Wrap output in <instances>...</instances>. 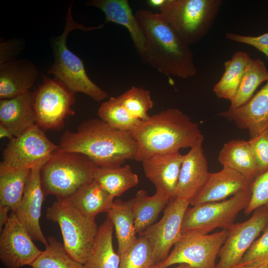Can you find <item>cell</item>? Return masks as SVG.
Instances as JSON below:
<instances>
[{
	"label": "cell",
	"instance_id": "cell-42",
	"mask_svg": "<svg viewBox=\"0 0 268 268\" xmlns=\"http://www.w3.org/2000/svg\"><path fill=\"white\" fill-rule=\"evenodd\" d=\"M14 135L11 133L5 127L1 125H0V138H8L9 140L12 139L14 137Z\"/></svg>",
	"mask_w": 268,
	"mask_h": 268
},
{
	"label": "cell",
	"instance_id": "cell-41",
	"mask_svg": "<svg viewBox=\"0 0 268 268\" xmlns=\"http://www.w3.org/2000/svg\"><path fill=\"white\" fill-rule=\"evenodd\" d=\"M10 210L9 208L5 205H0V231L3 229L4 226L7 223L9 216L8 211Z\"/></svg>",
	"mask_w": 268,
	"mask_h": 268
},
{
	"label": "cell",
	"instance_id": "cell-23",
	"mask_svg": "<svg viewBox=\"0 0 268 268\" xmlns=\"http://www.w3.org/2000/svg\"><path fill=\"white\" fill-rule=\"evenodd\" d=\"M223 167H227L254 181L260 171L253 154L249 140H230L223 145L218 156Z\"/></svg>",
	"mask_w": 268,
	"mask_h": 268
},
{
	"label": "cell",
	"instance_id": "cell-36",
	"mask_svg": "<svg viewBox=\"0 0 268 268\" xmlns=\"http://www.w3.org/2000/svg\"><path fill=\"white\" fill-rule=\"evenodd\" d=\"M268 263V224L262 235L245 254L239 266H256Z\"/></svg>",
	"mask_w": 268,
	"mask_h": 268
},
{
	"label": "cell",
	"instance_id": "cell-38",
	"mask_svg": "<svg viewBox=\"0 0 268 268\" xmlns=\"http://www.w3.org/2000/svg\"><path fill=\"white\" fill-rule=\"evenodd\" d=\"M249 143L260 174L268 170V129Z\"/></svg>",
	"mask_w": 268,
	"mask_h": 268
},
{
	"label": "cell",
	"instance_id": "cell-31",
	"mask_svg": "<svg viewBox=\"0 0 268 268\" xmlns=\"http://www.w3.org/2000/svg\"><path fill=\"white\" fill-rule=\"evenodd\" d=\"M268 80V70L260 59H252L244 72L237 93L230 101L229 109L239 107L248 102L258 86Z\"/></svg>",
	"mask_w": 268,
	"mask_h": 268
},
{
	"label": "cell",
	"instance_id": "cell-28",
	"mask_svg": "<svg viewBox=\"0 0 268 268\" xmlns=\"http://www.w3.org/2000/svg\"><path fill=\"white\" fill-rule=\"evenodd\" d=\"M252 59L248 53L237 51L230 60L224 62V72L213 89L218 98L230 101L233 100L246 68Z\"/></svg>",
	"mask_w": 268,
	"mask_h": 268
},
{
	"label": "cell",
	"instance_id": "cell-34",
	"mask_svg": "<svg viewBox=\"0 0 268 268\" xmlns=\"http://www.w3.org/2000/svg\"><path fill=\"white\" fill-rule=\"evenodd\" d=\"M118 97L132 116L142 121L154 106L149 91L142 87L133 86Z\"/></svg>",
	"mask_w": 268,
	"mask_h": 268
},
{
	"label": "cell",
	"instance_id": "cell-12",
	"mask_svg": "<svg viewBox=\"0 0 268 268\" xmlns=\"http://www.w3.org/2000/svg\"><path fill=\"white\" fill-rule=\"evenodd\" d=\"M190 201L175 198L170 200L161 219L138 233L149 241L155 265L163 262L182 235V225Z\"/></svg>",
	"mask_w": 268,
	"mask_h": 268
},
{
	"label": "cell",
	"instance_id": "cell-40",
	"mask_svg": "<svg viewBox=\"0 0 268 268\" xmlns=\"http://www.w3.org/2000/svg\"><path fill=\"white\" fill-rule=\"evenodd\" d=\"M18 43L14 41L0 42V65L13 60L19 50Z\"/></svg>",
	"mask_w": 268,
	"mask_h": 268
},
{
	"label": "cell",
	"instance_id": "cell-24",
	"mask_svg": "<svg viewBox=\"0 0 268 268\" xmlns=\"http://www.w3.org/2000/svg\"><path fill=\"white\" fill-rule=\"evenodd\" d=\"M114 199L94 180L65 200L86 217L95 220L98 214L107 212L111 208Z\"/></svg>",
	"mask_w": 268,
	"mask_h": 268
},
{
	"label": "cell",
	"instance_id": "cell-17",
	"mask_svg": "<svg viewBox=\"0 0 268 268\" xmlns=\"http://www.w3.org/2000/svg\"><path fill=\"white\" fill-rule=\"evenodd\" d=\"M218 115L233 122L238 128L248 130L250 139L260 134L268 129V80L246 103Z\"/></svg>",
	"mask_w": 268,
	"mask_h": 268
},
{
	"label": "cell",
	"instance_id": "cell-26",
	"mask_svg": "<svg viewBox=\"0 0 268 268\" xmlns=\"http://www.w3.org/2000/svg\"><path fill=\"white\" fill-rule=\"evenodd\" d=\"M107 213L115 230L118 243L117 254L121 257L137 238L130 200L127 201L120 200L115 201Z\"/></svg>",
	"mask_w": 268,
	"mask_h": 268
},
{
	"label": "cell",
	"instance_id": "cell-6",
	"mask_svg": "<svg viewBox=\"0 0 268 268\" xmlns=\"http://www.w3.org/2000/svg\"><path fill=\"white\" fill-rule=\"evenodd\" d=\"M222 2L221 0H166L159 8V13L190 46L207 34Z\"/></svg>",
	"mask_w": 268,
	"mask_h": 268
},
{
	"label": "cell",
	"instance_id": "cell-32",
	"mask_svg": "<svg viewBox=\"0 0 268 268\" xmlns=\"http://www.w3.org/2000/svg\"><path fill=\"white\" fill-rule=\"evenodd\" d=\"M48 244L30 267L32 268H85L74 259L55 238H47Z\"/></svg>",
	"mask_w": 268,
	"mask_h": 268
},
{
	"label": "cell",
	"instance_id": "cell-9",
	"mask_svg": "<svg viewBox=\"0 0 268 268\" xmlns=\"http://www.w3.org/2000/svg\"><path fill=\"white\" fill-rule=\"evenodd\" d=\"M251 189L219 201L207 202L188 208L182 225V233L196 231L202 234L219 228L228 230L238 213L248 205Z\"/></svg>",
	"mask_w": 268,
	"mask_h": 268
},
{
	"label": "cell",
	"instance_id": "cell-37",
	"mask_svg": "<svg viewBox=\"0 0 268 268\" xmlns=\"http://www.w3.org/2000/svg\"><path fill=\"white\" fill-rule=\"evenodd\" d=\"M262 206L268 210V170L260 174L253 182L250 200L245 213L248 215Z\"/></svg>",
	"mask_w": 268,
	"mask_h": 268
},
{
	"label": "cell",
	"instance_id": "cell-1",
	"mask_svg": "<svg viewBox=\"0 0 268 268\" xmlns=\"http://www.w3.org/2000/svg\"><path fill=\"white\" fill-rule=\"evenodd\" d=\"M62 150L83 154L98 167L122 165L134 159L137 145L131 132L111 128L100 119L84 121L75 131H65L60 139Z\"/></svg>",
	"mask_w": 268,
	"mask_h": 268
},
{
	"label": "cell",
	"instance_id": "cell-29",
	"mask_svg": "<svg viewBox=\"0 0 268 268\" xmlns=\"http://www.w3.org/2000/svg\"><path fill=\"white\" fill-rule=\"evenodd\" d=\"M94 180L113 198L121 196L139 182L138 176L133 172L128 164L98 167L94 173Z\"/></svg>",
	"mask_w": 268,
	"mask_h": 268
},
{
	"label": "cell",
	"instance_id": "cell-43",
	"mask_svg": "<svg viewBox=\"0 0 268 268\" xmlns=\"http://www.w3.org/2000/svg\"><path fill=\"white\" fill-rule=\"evenodd\" d=\"M166 0H149L147 3L151 7L159 8L164 4Z\"/></svg>",
	"mask_w": 268,
	"mask_h": 268
},
{
	"label": "cell",
	"instance_id": "cell-5",
	"mask_svg": "<svg viewBox=\"0 0 268 268\" xmlns=\"http://www.w3.org/2000/svg\"><path fill=\"white\" fill-rule=\"evenodd\" d=\"M98 167L86 155L59 148L41 168V182L45 195L66 199L94 180Z\"/></svg>",
	"mask_w": 268,
	"mask_h": 268
},
{
	"label": "cell",
	"instance_id": "cell-35",
	"mask_svg": "<svg viewBox=\"0 0 268 268\" xmlns=\"http://www.w3.org/2000/svg\"><path fill=\"white\" fill-rule=\"evenodd\" d=\"M154 265L149 241L145 237L139 236L120 257L119 268H152Z\"/></svg>",
	"mask_w": 268,
	"mask_h": 268
},
{
	"label": "cell",
	"instance_id": "cell-15",
	"mask_svg": "<svg viewBox=\"0 0 268 268\" xmlns=\"http://www.w3.org/2000/svg\"><path fill=\"white\" fill-rule=\"evenodd\" d=\"M38 165L31 168L21 203L14 212L34 240L45 246L47 238L44 236L40 224L44 193L41 182V168Z\"/></svg>",
	"mask_w": 268,
	"mask_h": 268
},
{
	"label": "cell",
	"instance_id": "cell-16",
	"mask_svg": "<svg viewBox=\"0 0 268 268\" xmlns=\"http://www.w3.org/2000/svg\"><path fill=\"white\" fill-rule=\"evenodd\" d=\"M253 181L227 167H223L217 172H209L204 184L191 201L190 204L194 206L226 200L251 189Z\"/></svg>",
	"mask_w": 268,
	"mask_h": 268
},
{
	"label": "cell",
	"instance_id": "cell-33",
	"mask_svg": "<svg viewBox=\"0 0 268 268\" xmlns=\"http://www.w3.org/2000/svg\"><path fill=\"white\" fill-rule=\"evenodd\" d=\"M100 119L112 128L133 132L142 121L132 116L118 97H111L98 110Z\"/></svg>",
	"mask_w": 268,
	"mask_h": 268
},
{
	"label": "cell",
	"instance_id": "cell-19",
	"mask_svg": "<svg viewBox=\"0 0 268 268\" xmlns=\"http://www.w3.org/2000/svg\"><path fill=\"white\" fill-rule=\"evenodd\" d=\"M203 141V139L199 141L184 155L176 198L190 202L205 183L209 172L202 147Z\"/></svg>",
	"mask_w": 268,
	"mask_h": 268
},
{
	"label": "cell",
	"instance_id": "cell-7",
	"mask_svg": "<svg viewBox=\"0 0 268 268\" xmlns=\"http://www.w3.org/2000/svg\"><path fill=\"white\" fill-rule=\"evenodd\" d=\"M46 217L58 224L67 252L84 264L91 253L98 227L90 219L65 200H57L48 207Z\"/></svg>",
	"mask_w": 268,
	"mask_h": 268
},
{
	"label": "cell",
	"instance_id": "cell-8",
	"mask_svg": "<svg viewBox=\"0 0 268 268\" xmlns=\"http://www.w3.org/2000/svg\"><path fill=\"white\" fill-rule=\"evenodd\" d=\"M228 233V230L213 234L194 230L182 233L168 257L155 265L158 268H167L184 264L193 268H215V260Z\"/></svg>",
	"mask_w": 268,
	"mask_h": 268
},
{
	"label": "cell",
	"instance_id": "cell-11",
	"mask_svg": "<svg viewBox=\"0 0 268 268\" xmlns=\"http://www.w3.org/2000/svg\"><path fill=\"white\" fill-rule=\"evenodd\" d=\"M75 93L59 79L43 75V82L34 92L36 125L41 129L60 130L65 118L74 115L71 106Z\"/></svg>",
	"mask_w": 268,
	"mask_h": 268
},
{
	"label": "cell",
	"instance_id": "cell-30",
	"mask_svg": "<svg viewBox=\"0 0 268 268\" xmlns=\"http://www.w3.org/2000/svg\"><path fill=\"white\" fill-rule=\"evenodd\" d=\"M31 169L22 168L0 174V205L15 212L19 206Z\"/></svg>",
	"mask_w": 268,
	"mask_h": 268
},
{
	"label": "cell",
	"instance_id": "cell-2",
	"mask_svg": "<svg viewBox=\"0 0 268 268\" xmlns=\"http://www.w3.org/2000/svg\"><path fill=\"white\" fill-rule=\"evenodd\" d=\"M134 15L146 39L143 61L167 76L186 79L197 74L190 46L159 13L139 9Z\"/></svg>",
	"mask_w": 268,
	"mask_h": 268
},
{
	"label": "cell",
	"instance_id": "cell-21",
	"mask_svg": "<svg viewBox=\"0 0 268 268\" xmlns=\"http://www.w3.org/2000/svg\"><path fill=\"white\" fill-rule=\"evenodd\" d=\"M89 6L101 10L106 22L125 27L130 33L136 50L144 60L146 39L127 0H92L86 2Z\"/></svg>",
	"mask_w": 268,
	"mask_h": 268
},
{
	"label": "cell",
	"instance_id": "cell-20",
	"mask_svg": "<svg viewBox=\"0 0 268 268\" xmlns=\"http://www.w3.org/2000/svg\"><path fill=\"white\" fill-rule=\"evenodd\" d=\"M34 92H27L0 101V125L7 129L14 137L36 125Z\"/></svg>",
	"mask_w": 268,
	"mask_h": 268
},
{
	"label": "cell",
	"instance_id": "cell-14",
	"mask_svg": "<svg viewBox=\"0 0 268 268\" xmlns=\"http://www.w3.org/2000/svg\"><path fill=\"white\" fill-rule=\"evenodd\" d=\"M14 211L0 231V260L7 268L31 266L42 253Z\"/></svg>",
	"mask_w": 268,
	"mask_h": 268
},
{
	"label": "cell",
	"instance_id": "cell-27",
	"mask_svg": "<svg viewBox=\"0 0 268 268\" xmlns=\"http://www.w3.org/2000/svg\"><path fill=\"white\" fill-rule=\"evenodd\" d=\"M114 226L107 217L98 227L91 253L86 263L85 268H119L120 257L114 249Z\"/></svg>",
	"mask_w": 268,
	"mask_h": 268
},
{
	"label": "cell",
	"instance_id": "cell-13",
	"mask_svg": "<svg viewBox=\"0 0 268 268\" xmlns=\"http://www.w3.org/2000/svg\"><path fill=\"white\" fill-rule=\"evenodd\" d=\"M268 224V210L264 206L256 209L246 221L234 224L228 229L227 238L221 247L219 260L215 268H234Z\"/></svg>",
	"mask_w": 268,
	"mask_h": 268
},
{
	"label": "cell",
	"instance_id": "cell-10",
	"mask_svg": "<svg viewBox=\"0 0 268 268\" xmlns=\"http://www.w3.org/2000/svg\"><path fill=\"white\" fill-rule=\"evenodd\" d=\"M9 140L2 152L0 174L43 165L59 147L36 125Z\"/></svg>",
	"mask_w": 268,
	"mask_h": 268
},
{
	"label": "cell",
	"instance_id": "cell-39",
	"mask_svg": "<svg viewBox=\"0 0 268 268\" xmlns=\"http://www.w3.org/2000/svg\"><path fill=\"white\" fill-rule=\"evenodd\" d=\"M226 39L251 46L263 53L268 59V32L258 36H245L234 33H226Z\"/></svg>",
	"mask_w": 268,
	"mask_h": 268
},
{
	"label": "cell",
	"instance_id": "cell-45",
	"mask_svg": "<svg viewBox=\"0 0 268 268\" xmlns=\"http://www.w3.org/2000/svg\"><path fill=\"white\" fill-rule=\"evenodd\" d=\"M152 268H158L156 265H154ZM173 268H193L190 266L186 264H179L178 266Z\"/></svg>",
	"mask_w": 268,
	"mask_h": 268
},
{
	"label": "cell",
	"instance_id": "cell-22",
	"mask_svg": "<svg viewBox=\"0 0 268 268\" xmlns=\"http://www.w3.org/2000/svg\"><path fill=\"white\" fill-rule=\"evenodd\" d=\"M0 65V100L12 98L30 91L38 74L35 66L23 60H13Z\"/></svg>",
	"mask_w": 268,
	"mask_h": 268
},
{
	"label": "cell",
	"instance_id": "cell-18",
	"mask_svg": "<svg viewBox=\"0 0 268 268\" xmlns=\"http://www.w3.org/2000/svg\"><path fill=\"white\" fill-rule=\"evenodd\" d=\"M183 159L179 151L154 155L141 162L145 177L170 200L176 198Z\"/></svg>",
	"mask_w": 268,
	"mask_h": 268
},
{
	"label": "cell",
	"instance_id": "cell-4",
	"mask_svg": "<svg viewBox=\"0 0 268 268\" xmlns=\"http://www.w3.org/2000/svg\"><path fill=\"white\" fill-rule=\"evenodd\" d=\"M72 3V2L69 6L66 14L63 32L50 40L54 62L48 73L54 74L75 94L81 92L94 100L100 102L108 97L107 93L87 76L82 61L68 49L67 39L69 33L73 30L79 29L85 32L101 29L104 25L86 27L76 22L71 15Z\"/></svg>",
	"mask_w": 268,
	"mask_h": 268
},
{
	"label": "cell",
	"instance_id": "cell-25",
	"mask_svg": "<svg viewBox=\"0 0 268 268\" xmlns=\"http://www.w3.org/2000/svg\"><path fill=\"white\" fill-rule=\"evenodd\" d=\"M170 199L163 193L156 191L152 196L140 190L130 200L134 218L136 233H139L155 223L160 212L165 209Z\"/></svg>",
	"mask_w": 268,
	"mask_h": 268
},
{
	"label": "cell",
	"instance_id": "cell-3",
	"mask_svg": "<svg viewBox=\"0 0 268 268\" xmlns=\"http://www.w3.org/2000/svg\"><path fill=\"white\" fill-rule=\"evenodd\" d=\"M137 145L134 160L191 148L204 139L199 125L181 110L168 108L149 116L131 132Z\"/></svg>",
	"mask_w": 268,
	"mask_h": 268
},
{
	"label": "cell",
	"instance_id": "cell-44",
	"mask_svg": "<svg viewBox=\"0 0 268 268\" xmlns=\"http://www.w3.org/2000/svg\"><path fill=\"white\" fill-rule=\"evenodd\" d=\"M234 268H268V263L256 266H237Z\"/></svg>",
	"mask_w": 268,
	"mask_h": 268
}]
</instances>
